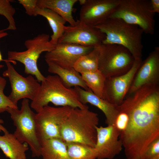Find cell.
<instances>
[{
    "instance_id": "1",
    "label": "cell",
    "mask_w": 159,
    "mask_h": 159,
    "mask_svg": "<svg viewBox=\"0 0 159 159\" xmlns=\"http://www.w3.org/2000/svg\"><path fill=\"white\" fill-rule=\"evenodd\" d=\"M128 116L121 141L127 159H145L147 148L159 137V85H144L119 105Z\"/></svg>"
},
{
    "instance_id": "2",
    "label": "cell",
    "mask_w": 159,
    "mask_h": 159,
    "mask_svg": "<svg viewBox=\"0 0 159 159\" xmlns=\"http://www.w3.org/2000/svg\"><path fill=\"white\" fill-rule=\"evenodd\" d=\"M99 123L98 114L89 108L72 107L62 125L61 139L65 143H79L95 148Z\"/></svg>"
},
{
    "instance_id": "3",
    "label": "cell",
    "mask_w": 159,
    "mask_h": 159,
    "mask_svg": "<svg viewBox=\"0 0 159 159\" xmlns=\"http://www.w3.org/2000/svg\"><path fill=\"white\" fill-rule=\"evenodd\" d=\"M50 103L60 107L89 108L81 102L75 88L66 87L56 75L45 77L41 82L36 96L32 101L30 107L37 113Z\"/></svg>"
},
{
    "instance_id": "4",
    "label": "cell",
    "mask_w": 159,
    "mask_h": 159,
    "mask_svg": "<svg viewBox=\"0 0 159 159\" xmlns=\"http://www.w3.org/2000/svg\"><path fill=\"white\" fill-rule=\"evenodd\" d=\"M94 26L106 36L102 44L122 46L129 51L135 59L142 58L143 32L138 26L120 19L109 18Z\"/></svg>"
},
{
    "instance_id": "5",
    "label": "cell",
    "mask_w": 159,
    "mask_h": 159,
    "mask_svg": "<svg viewBox=\"0 0 159 159\" xmlns=\"http://www.w3.org/2000/svg\"><path fill=\"white\" fill-rule=\"evenodd\" d=\"M28 99H23L20 110L9 108L7 110L10 115L16 128L13 134L21 143H26L30 147L33 157L40 156L41 144L38 138L35 113L32 110Z\"/></svg>"
},
{
    "instance_id": "6",
    "label": "cell",
    "mask_w": 159,
    "mask_h": 159,
    "mask_svg": "<svg viewBox=\"0 0 159 159\" xmlns=\"http://www.w3.org/2000/svg\"><path fill=\"white\" fill-rule=\"evenodd\" d=\"M155 15L150 0H120L109 18L121 19L138 26L143 33L153 35L155 32Z\"/></svg>"
},
{
    "instance_id": "7",
    "label": "cell",
    "mask_w": 159,
    "mask_h": 159,
    "mask_svg": "<svg viewBox=\"0 0 159 159\" xmlns=\"http://www.w3.org/2000/svg\"><path fill=\"white\" fill-rule=\"evenodd\" d=\"M49 36L47 34H39L24 42L26 50L22 52L9 51L7 59L15 64L18 61L24 66V72L27 74L34 75L39 82H42L45 77L42 74L37 66V61L43 52L50 51L55 45L50 42Z\"/></svg>"
},
{
    "instance_id": "8",
    "label": "cell",
    "mask_w": 159,
    "mask_h": 159,
    "mask_svg": "<svg viewBox=\"0 0 159 159\" xmlns=\"http://www.w3.org/2000/svg\"><path fill=\"white\" fill-rule=\"evenodd\" d=\"M98 47V69L106 78L124 74L132 66L135 59L123 47L116 44H103Z\"/></svg>"
},
{
    "instance_id": "9",
    "label": "cell",
    "mask_w": 159,
    "mask_h": 159,
    "mask_svg": "<svg viewBox=\"0 0 159 159\" xmlns=\"http://www.w3.org/2000/svg\"><path fill=\"white\" fill-rule=\"evenodd\" d=\"M72 107H55L48 105L44 107L35 115L37 133L41 144L44 140L61 138L62 125Z\"/></svg>"
},
{
    "instance_id": "10",
    "label": "cell",
    "mask_w": 159,
    "mask_h": 159,
    "mask_svg": "<svg viewBox=\"0 0 159 159\" xmlns=\"http://www.w3.org/2000/svg\"><path fill=\"white\" fill-rule=\"evenodd\" d=\"M7 69L3 73V76L9 78L11 92L8 96L10 100L17 106L18 101L27 99L33 100L36 96L40 84L31 75L24 77L19 74L7 59L5 62Z\"/></svg>"
},
{
    "instance_id": "11",
    "label": "cell",
    "mask_w": 159,
    "mask_h": 159,
    "mask_svg": "<svg viewBox=\"0 0 159 159\" xmlns=\"http://www.w3.org/2000/svg\"><path fill=\"white\" fill-rule=\"evenodd\" d=\"M74 26H64V32L57 43L72 44L95 47L102 44L106 37L105 34L94 26L80 22Z\"/></svg>"
},
{
    "instance_id": "12",
    "label": "cell",
    "mask_w": 159,
    "mask_h": 159,
    "mask_svg": "<svg viewBox=\"0 0 159 159\" xmlns=\"http://www.w3.org/2000/svg\"><path fill=\"white\" fill-rule=\"evenodd\" d=\"M142 59H135L131 68L122 75L106 78L103 99L111 103L120 105L125 98Z\"/></svg>"
},
{
    "instance_id": "13",
    "label": "cell",
    "mask_w": 159,
    "mask_h": 159,
    "mask_svg": "<svg viewBox=\"0 0 159 159\" xmlns=\"http://www.w3.org/2000/svg\"><path fill=\"white\" fill-rule=\"evenodd\" d=\"M120 0H86L79 13L80 21L92 26L108 18L116 9Z\"/></svg>"
},
{
    "instance_id": "14",
    "label": "cell",
    "mask_w": 159,
    "mask_h": 159,
    "mask_svg": "<svg viewBox=\"0 0 159 159\" xmlns=\"http://www.w3.org/2000/svg\"><path fill=\"white\" fill-rule=\"evenodd\" d=\"M148 85H159V47H155L142 62L126 95Z\"/></svg>"
},
{
    "instance_id": "15",
    "label": "cell",
    "mask_w": 159,
    "mask_h": 159,
    "mask_svg": "<svg viewBox=\"0 0 159 159\" xmlns=\"http://www.w3.org/2000/svg\"><path fill=\"white\" fill-rule=\"evenodd\" d=\"M97 140L95 148L97 159H113L123 148L119 139L120 133L114 125L106 127L97 126Z\"/></svg>"
},
{
    "instance_id": "16",
    "label": "cell",
    "mask_w": 159,
    "mask_h": 159,
    "mask_svg": "<svg viewBox=\"0 0 159 159\" xmlns=\"http://www.w3.org/2000/svg\"><path fill=\"white\" fill-rule=\"evenodd\" d=\"M94 47L72 44L57 43L52 50L46 52L45 60L46 62H52L62 67L73 68L80 57L90 52Z\"/></svg>"
},
{
    "instance_id": "17",
    "label": "cell",
    "mask_w": 159,
    "mask_h": 159,
    "mask_svg": "<svg viewBox=\"0 0 159 159\" xmlns=\"http://www.w3.org/2000/svg\"><path fill=\"white\" fill-rule=\"evenodd\" d=\"M77 91L81 102L86 105L89 103L101 110L106 117L107 125L114 124L115 119L120 112L119 105L100 98L89 90H86L79 87H74Z\"/></svg>"
},
{
    "instance_id": "18",
    "label": "cell",
    "mask_w": 159,
    "mask_h": 159,
    "mask_svg": "<svg viewBox=\"0 0 159 159\" xmlns=\"http://www.w3.org/2000/svg\"><path fill=\"white\" fill-rule=\"evenodd\" d=\"M48 71L57 75L64 85L68 88L79 87L86 90L88 88L81 74L74 68H65L52 62H47Z\"/></svg>"
},
{
    "instance_id": "19",
    "label": "cell",
    "mask_w": 159,
    "mask_h": 159,
    "mask_svg": "<svg viewBox=\"0 0 159 159\" xmlns=\"http://www.w3.org/2000/svg\"><path fill=\"white\" fill-rule=\"evenodd\" d=\"M29 147L26 143L20 142L13 134L8 132L0 136V149L9 159H26Z\"/></svg>"
},
{
    "instance_id": "20",
    "label": "cell",
    "mask_w": 159,
    "mask_h": 159,
    "mask_svg": "<svg viewBox=\"0 0 159 159\" xmlns=\"http://www.w3.org/2000/svg\"><path fill=\"white\" fill-rule=\"evenodd\" d=\"M78 0H37V6L47 8L55 12L68 22L71 26H74L78 23L72 15L73 8Z\"/></svg>"
},
{
    "instance_id": "21",
    "label": "cell",
    "mask_w": 159,
    "mask_h": 159,
    "mask_svg": "<svg viewBox=\"0 0 159 159\" xmlns=\"http://www.w3.org/2000/svg\"><path fill=\"white\" fill-rule=\"evenodd\" d=\"M38 15L44 17L48 21L53 32L50 41L53 45H56L64 33V25L67 21L55 12L47 8L37 7L34 16Z\"/></svg>"
},
{
    "instance_id": "22",
    "label": "cell",
    "mask_w": 159,
    "mask_h": 159,
    "mask_svg": "<svg viewBox=\"0 0 159 159\" xmlns=\"http://www.w3.org/2000/svg\"><path fill=\"white\" fill-rule=\"evenodd\" d=\"M42 159H70L66 143L61 138H54L41 142Z\"/></svg>"
},
{
    "instance_id": "23",
    "label": "cell",
    "mask_w": 159,
    "mask_h": 159,
    "mask_svg": "<svg viewBox=\"0 0 159 159\" xmlns=\"http://www.w3.org/2000/svg\"><path fill=\"white\" fill-rule=\"evenodd\" d=\"M99 58L98 46L80 57L74 64L73 68L80 74L96 71L98 70Z\"/></svg>"
},
{
    "instance_id": "24",
    "label": "cell",
    "mask_w": 159,
    "mask_h": 159,
    "mask_svg": "<svg viewBox=\"0 0 159 159\" xmlns=\"http://www.w3.org/2000/svg\"><path fill=\"white\" fill-rule=\"evenodd\" d=\"M88 88L95 95L103 99L106 77L99 69L80 74Z\"/></svg>"
},
{
    "instance_id": "25",
    "label": "cell",
    "mask_w": 159,
    "mask_h": 159,
    "mask_svg": "<svg viewBox=\"0 0 159 159\" xmlns=\"http://www.w3.org/2000/svg\"><path fill=\"white\" fill-rule=\"evenodd\" d=\"M66 143L70 159H96L97 151L94 147L76 143Z\"/></svg>"
},
{
    "instance_id": "26",
    "label": "cell",
    "mask_w": 159,
    "mask_h": 159,
    "mask_svg": "<svg viewBox=\"0 0 159 159\" xmlns=\"http://www.w3.org/2000/svg\"><path fill=\"white\" fill-rule=\"evenodd\" d=\"M11 1L0 0V15L4 16L7 20L9 25L6 30H15L16 29L14 16L16 10L11 4Z\"/></svg>"
},
{
    "instance_id": "27",
    "label": "cell",
    "mask_w": 159,
    "mask_h": 159,
    "mask_svg": "<svg viewBox=\"0 0 159 159\" xmlns=\"http://www.w3.org/2000/svg\"><path fill=\"white\" fill-rule=\"evenodd\" d=\"M6 84V79L0 76V113L7 111L9 108H18L4 93Z\"/></svg>"
},
{
    "instance_id": "28",
    "label": "cell",
    "mask_w": 159,
    "mask_h": 159,
    "mask_svg": "<svg viewBox=\"0 0 159 159\" xmlns=\"http://www.w3.org/2000/svg\"><path fill=\"white\" fill-rule=\"evenodd\" d=\"M128 121V116L127 113L120 109L113 125L120 134L125 130Z\"/></svg>"
},
{
    "instance_id": "29",
    "label": "cell",
    "mask_w": 159,
    "mask_h": 159,
    "mask_svg": "<svg viewBox=\"0 0 159 159\" xmlns=\"http://www.w3.org/2000/svg\"><path fill=\"white\" fill-rule=\"evenodd\" d=\"M24 8L26 13L29 16H35L37 6V0H18Z\"/></svg>"
},
{
    "instance_id": "30",
    "label": "cell",
    "mask_w": 159,
    "mask_h": 159,
    "mask_svg": "<svg viewBox=\"0 0 159 159\" xmlns=\"http://www.w3.org/2000/svg\"><path fill=\"white\" fill-rule=\"evenodd\" d=\"M159 154V137L152 142L148 145L145 155V159H147Z\"/></svg>"
},
{
    "instance_id": "31",
    "label": "cell",
    "mask_w": 159,
    "mask_h": 159,
    "mask_svg": "<svg viewBox=\"0 0 159 159\" xmlns=\"http://www.w3.org/2000/svg\"><path fill=\"white\" fill-rule=\"evenodd\" d=\"M151 7L153 12L155 14L159 13V0H150Z\"/></svg>"
},
{
    "instance_id": "32",
    "label": "cell",
    "mask_w": 159,
    "mask_h": 159,
    "mask_svg": "<svg viewBox=\"0 0 159 159\" xmlns=\"http://www.w3.org/2000/svg\"><path fill=\"white\" fill-rule=\"evenodd\" d=\"M4 29L0 30V39L6 36L8 34L6 32H5ZM6 59H4L2 58V55L0 51V62L2 61L5 62ZM4 67V66L2 64H0V69Z\"/></svg>"
},
{
    "instance_id": "33",
    "label": "cell",
    "mask_w": 159,
    "mask_h": 159,
    "mask_svg": "<svg viewBox=\"0 0 159 159\" xmlns=\"http://www.w3.org/2000/svg\"><path fill=\"white\" fill-rule=\"evenodd\" d=\"M4 123L3 120L0 119V132H3L4 134L8 133L9 132L7 131V129L4 127L2 125Z\"/></svg>"
},
{
    "instance_id": "34",
    "label": "cell",
    "mask_w": 159,
    "mask_h": 159,
    "mask_svg": "<svg viewBox=\"0 0 159 159\" xmlns=\"http://www.w3.org/2000/svg\"><path fill=\"white\" fill-rule=\"evenodd\" d=\"M147 159H159V154L156 155Z\"/></svg>"
},
{
    "instance_id": "35",
    "label": "cell",
    "mask_w": 159,
    "mask_h": 159,
    "mask_svg": "<svg viewBox=\"0 0 159 159\" xmlns=\"http://www.w3.org/2000/svg\"><path fill=\"white\" fill-rule=\"evenodd\" d=\"M125 159H126V158H125Z\"/></svg>"
}]
</instances>
